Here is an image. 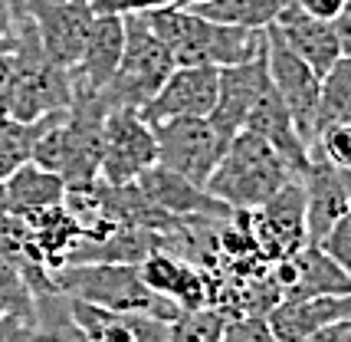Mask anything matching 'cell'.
<instances>
[{
  "instance_id": "cell-1",
  "label": "cell",
  "mask_w": 351,
  "mask_h": 342,
  "mask_svg": "<svg viewBox=\"0 0 351 342\" xmlns=\"http://www.w3.org/2000/svg\"><path fill=\"white\" fill-rule=\"evenodd\" d=\"M154 36L171 49L178 66H233L253 60L266 47V30L227 27L200 16L191 7H158L145 14Z\"/></svg>"
},
{
  "instance_id": "cell-2",
  "label": "cell",
  "mask_w": 351,
  "mask_h": 342,
  "mask_svg": "<svg viewBox=\"0 0 351 342\" xmlns=\"http://www.w3.org/2000/svg\"><path fill=\"white\" fill-rule=\"evenodd\" d=\"M292 178H299V171L269 141L240 128L204 191L214 194L220 204H227L230 211H256Z\"/></svg>"
},
{
  "instance_id": "cell-3",
  "label": "cell",
  "mask_w": 351,
  "mask_h": 342,
  "mask_svg": "<svg viewBox=\"0 0 351 342\" xmlns=\"http://www.w3.org/2000/svg\"><path fill=\"white\" fill-rule=\"evenodd\" d=\"M53 283L62 296L82 299L92 306L148 312L165 323L181 316V310L171 299L148 290V283L138 273V264H66L53 273Z\"/></svg>"
},
{
  "instance_id": "cell-4",
  "label": "cell",
  "mask_w": 351,
  "mask_h": 342,
  "mask_svg": "<svg viewBox=\"0 0 351 342\" xmlns=\"http://www.w3.org/2000/svg\"><path fill=\"white\" fill-rule=\"evenodd\" d=\"M178 69L171 49L154 36L145 14H125V49L112 82L106 86V102L112 109H145L158 89Z\"/></svg>"
},
{
  "instance_id": "cell-5",
  "label": "cell",
  "mask_w": 351,
  "mask_h": 342,
  "mask_svg": "<svg viewBox=\"0 0 351 342\" xmlns=\"http://www.w3.org/2000/svg\"><path fill=\"white\" fill-rule=\"evenodd\" d=\"M266 56H269V79L279 99L295 119V128L308 145V155L319 139V99H322V76L308 66L295 49L286 43V36L266 27Z\"/></svg>"
},
{
  "instance_id": "cell-6",
  "label": "cell",
  "mask_w": 351,
  "mask_h": 342,
  "mask_svg": "<svg viewBox=\"0 0 351 342\" xmlns=\"http://www.w3.org/2000/svg\"><path fill=\"white\" fill-rule=\"evenodd\" d=\"M154 135H158V165L197 187L210 181L230 145V139L217 132L210 119H171L154 125Z\"/></svg>"
},
{
  "instance_id": "cell-7",
  "label": "cell",
  "mask_w": 351,
  "mask_h": 342,
  "mask_svg": "<svg viewBox=\"0 0 351 342\" xmlns=\"http://www.w3.org/2000/svg\"><path fill=\"white\" fill-rule=\"evenodd\" d=\"M158 165V135L138 109H108L106 148H102V181L112 187L132 185Z\"/></svg>"
},
{
  "instance_id": "cell-8",
  "label": "cell",
  "mask_w": 351,
  "mask_h": 342,
  "mask_svg": "<svg viewBox=\"0 0 351 342\" xmlns=\"http://www.w3.org/2000/svg\"><path fill=\"white\" fill-rule=\"evenodd\" d=\"M250 227H253V237H256L263 257L269 264L306 247L308 227H306V187H302V174L292 178L286 187H279L263 207L250 211Z\"/></svg>"
},
{
  "instance_id": "cell-9",
  "label": "cell",
  "mask_w": 351,
  "mask_h": 342,
  "mask_svg": "<svg viewBox=\"0 0 351 342\" xmlns=\"http://www.w3.org/2000/svg\"><path fill=\"white\" fill-rule=\"evenodd\" d=\"M220 69L217 66H178L152 102L141 109V119L152 125L171 119H207L217 106Z\"/></svg>"
},
{
  "instance_id": "cell-10",
  "label": "cell",
  "mask_w": 351,
  "mask_h": 342,
  "mask_svg": "<svg viewBox=\"0 0 351 342\" xmlns=\"http://www.w3.org/2000/svg\"><path fill=\"white\" fill-rule=\"evenodd\" d=\"M36 33H40V47L46 60L62 66V69H76L82 47H86V33L92 23V3L89 0H27Z\"/></svg>"
},
{
  "instance_id": "cell-11",
  "label": "cell",
  "mask_w": 351,
  "mask_h": 342,
  "mask_svg": "<svg viewBox=\"0 0 351 342\" xmlns=\"http://www.w3.org/2000/svg\"><path fill=\"white\" fill-rule=\"evenodd\" d=\"M273 86L269 79V56L266 47L246 62H233V66H220V93H217V106L207 115L214 128L223 139L233 141V135L243 128L246 115L260 102L266 89Z\"/></svg>"
},
{
  "instance_id": "cell-12",
  "label": "cell",
  "mask_w": 351,
  "mask_h": 342,
  "mask_svg": "<svg viewBox=\"0 0 351 342\" xmlns=\"http://www.w3.org/2000/svg\"><path fill=\"white\" fill-rule=\"evenodd\" d=\"M279 299H299V296H322V293H351V277L315 244H306L289 257H279L269 264Z\"/></svg>"
},
{
  "instance_id": "cell-13",
  "label": "cell",
  "mask_w": 351,
  "mask_h": 342,
  "mask_svg": "<svg viewBox=\"0 0 351 342\" xmlns=\"http://www.w3.org/2000/svg\"><path fill=\"white\" fill-rule=\"evenodd\" d=\"M125 49V16L119 14H95L86 33V47L79 56V66L73 69V89L86 93H106L112 82Z\"/></svg>"
},
{
  "instance_id": "cell-14",
  "label": "cell",
  "mask_w": 351,
  "mask_h": 342,
  "mask_svg": "<svg viewBox=\"0 0 351 342\" xmlns=\"http://www.w3.org/2000/svg\"><path fill=\"white\" fill-rule=\"evenodd\" d=\"M351 319V293H322V296H299V299H279L266 312V323L279 342H302L312 332L335 323Z\"/></svg>"
},
{
  "instance_id": "cell-15",
  "label": "cell",
  "mask_w": 351,
  "mask_h": 342,
  "mask_svg": "<svg viewBox=\"0 0 351 342\" xmlns=\"http://www.w3.org/2000/svg\"><path fill=\"white\" fill-rule=\"evenodd\" d=\"M135 185L141 187V194H145V198H148L158 211H165V214H168V218H174V220L227 218V214H233L227 204L217 201L214 194H207L204 187L184 181L181 174L161 168V165L148 168L135 181Z\"/></svg>"
},
{
  "instance_id": "cell-16",
  "label": "cell",
  "mask_w": 351,
  "mask_h": 342,
  "mask_svg": "<svg viewBox=\"0 0 351 342\" xmlns=\"http://www.w3.org/2000/svg\"><path fill=\"white\" fill-rule=\"evenodd\" d=\"M141 280L148 283V290L158 296L171 299L178 310H197V306H210V286L207 277L197 264L184 260L171 250H154L138 264Z\"/></svg>"
},
{
  "instance_id": "cell-17",
  "label": "cell",
  "mask_w": 351,
  "mask_h": 342,
  "mask_svg": "<svg viewBox=\"0 0 351 342\" xmlns=\"http://www.w3.org/2000/svg\"><path fill=\"white\" fill-rule=\"evenodd\" d=\"M302 187H306V227L308 244H322L325 233L351 211L348 187L335 165H328L322 155L308 158L302 171Z\"/></svg>"
},
{
  "instance_id": "cell-18",
  "label": "cell",
  "mask_w": 351,
  "mask_h": 342,
  "mask_svg": "<svg viewBox=\"0 0 351 342\" xmlns=\"http://www.w3.org/2000/svg\"><path fill=\"white\" fill-rule=\"evenodd\" d=\"M69 312L89 342H165L168 323L148 312H122L69 299Z\"/></svg>"
},
{
  "instance_id": "cell-19",
  "label": "cell",
  "mask_w": 351,
  "mask_h": 342,
  "mask_svg": "<svg viewBox=\"0 0 351 342\" xmlns=\"http://www.w3.org/2000/svg\"><path fill=\"white\" fill-rule=\"evenodd\" d=\"M273 27L286 36V43H289L319 76H325V73L345 56V53H341V43H338L335 23H332V20L308 16L295 0L279 14V20H276Z\"/></svg>"
},
{
  "instance_id": "cell-20",
  "label": "cell",
  "mask_w": 351,
  "mask_h": 342,
  "mask_svg": "<svg viewBox=\"0 0 351 342\" xmlns=\"http://www.w3.org/2000/svg\"><path fill=\"white\" fill-rule=\"evenodd\" d=\"M56 290L49 270H33L10 240L0 237V316L36 323V296Z\"/></svg>"
},
{
  "instance_id": "cell-21",
  "label": "cell",
  "mask_w": 351,
  "mask_h": 342,
  "mask_svg": "<svg viewBox=\"0 0 351 342\" xmlns=\"http://www.w3.org/2000/svg\"><path fill=\"white\" fill-rule=\"evenodd\" d=\"M246 132H253V135H260L263 141H269L279 155L289 161L292 168L306 171L308 165V145L302 141V135H299V128H295V119H292V112L286 109V102L279 99V93H276L273 86L266 89V95H263L260 102L253 106V112L246 115L243 122Z\"/></svg>"
},
{
  "instance_id": "cell-22",
  "label": "cell",
  "mask_w": 351,
  "mask_h": 342,
  "mask_svg": "<svg viewBox=\"0 0 351 342\" xmlns=\"http://www.w3.org/2000/svg\"><path fill=\"white\" fill-rule=\"evenodd\" d=\"M7 191V204H10V214L23 218L33 211H43V207H56L66 201V185H62L60 174L40 168V165H20V168L3 181Z\"/></svg>"
},
{
  "instance_id": "cell-23",
  "label": "cell",
  "mask_w": 351,
  "mask_h": 342,
  "mask_svg": "<svg viewBox=\"0 0 351 342\" xmlns=\"http://www.w3.org/2000/svg\"><path fill=\"white\" fill-rule=\"evenodd\" d=\"M292 0H204L194 3L191 10L200 16L214 20V23H227V27H246V30H266L273 27L279 14L289 7Z\"/></svg>"
},
{
  "instance_id": "cell-24",
  "label": "cell",
  "mask_w": 351,
  "mask_h": 342,
  "mask_svg": "<svg viewBox=\"0 0 351 342\" xmlns=\"http://www.w3.org/2000/svg\"><path fill=\"white\" fill-rule=\"evenodd\" d=\"M36 329L40 342H89L69 312V296H62L60 290L36 296Z\"/></svg>"
},
{
  "instance_id": "cell-25",
  "label": "cell",
  "mask_w": 351,
  "mask_h": 342,
  "mask_svg": "<svg viewBox=\"0 0 351 342\" xmlns=\"http://www.w3.org/2000/svg\"><path fill=\"white\" fill-rule=\"evenodd\" d=\"M338 122H351V56H341L322 76L319 132L325 125H338Z\"/></svg>"
},
{
  "instance_id": "cell-26",
  "label": "cell",
  "mask_w": 351,
  "mask_h": 342,
  "mask_svg": "<svg viewBox=\"0 0 351 342\" xmlns=\"http://www.w3.org/2000/svg\"><path fill=\"white\" fill-rule=\"evenodd\" d=\"M230 316L217 306L181 310L178 319L168 323V342H223Z\"/></svg>"
},
{
  "instance_id": "cell-27",
  "label": "cell",
  "mask_w": 351,
  "mask_h": 342,
  "mask_svg": "<svg viewBox=\"0 0 351 342\" xmlns=\"http://www.w3.org/2000/svg\"><path fill=\"white\" fill-rule=\"evenodd\" d=\"M312 155H322L328 165H335L341 174H351V122L325 125L315 139Z\"/></svg>"
},
{
  "instance_id": "cell-28",
  "label": "cell",
  "mask_w": 351,
  "mask_h": 342,
  "mask_svg": "<svg viewBox=\"0 0 351 342\" xmlns=\"http://www.w3.org/2000/svg\"><path fill=\"white\" fill-rule=\"evenodd\" d=\"M223 342H279L266 316H237L223 329Z\"/></svg>"
},
{
  "instance_id": "cell-29",
  "label": "cell",
  "mask_w": 351,
  "mask_h": 342,
  "mask_svg": "<svg viewBox=\"0 0 351 342\" xmlns=\"http://www.w3.org/2000/svg\"><path fill=\"white\" fill-rule=\"evenodd\" d=\"M315 247L325 250V253H328V257H332V260H335V264L351 277V211L338 220L332 231L325 233V240L315 244Z\"/></svg>"
},
{
  "instance_id": "cell-30",
  "label": "cell",
  "mask_w": 351,
  "mask_h": 342,
  "mask_svg": "<svg viewBox=\"0 0 351 342\" xmlns=\"http://www.w3.org/2000/svg\"><path fill=\"white\" fill-rule=\"evenodd\" d=\"M95 14H148V10H158V7H171L178 0H89Z\"/></svg>"
},
{
  "instance_id": "cell-31",
  "label": "cell",
  "mask_w": 351,
  "mask_h": 342,
  "mask_svg": "<svg viewBox=\"0 0 351 342\" xmlns=\"http://www.w3.org/2000/svg\"><path fill=\"white\" fill-rule=\"evenodd\" d=\"M0 342H40V329L20 316H0Z\"/></svg>"
},
{
  "instance_id": "cell-32",
  "label": "cell",
  "mask_w": 351,
  "mask_h": 342,
  "mask_svg": "<svg viewBox=\"0 0 351 342\" xmlns=\"http://www.w3.org/2000/svg\"><path fill=\"white\" fill-rule=\"evenodd\" d=\"M10 102H14V66L0 53V119H10Z\"/></svg>"
},
{
  "instance_id": "cell-33",
  "label": "cell",
  "mask_w": 351,
  "mask_h": 342,
  "mask_svg": "<svg viewBox=\"0 0 351 342\" xmlns=\"http://www.w3.org/2000/svg\"><path fill=\"white\" fill-rule=\"evenodd\" d=\"M295 3L315 20H335L345 7V0H295Z\"/></svg>"
},
{
  "instance_id": "cell-34",
  "label": "cell",
  "mask_w": 351,
  "mask_h": 342,
  "mask_svg": "<svg viewBox=\"0 0 351 342\" xmlns=\"http://www.w3.org/2000/svg\"><path fill=\"white\" fill-rule=\"evenodd\" d=\"M332 23H335V33H338V43H341V53H345V56H351V0H345L341 14H338Z\"/></svg>"
},
{
  "instance_id": "cell-35",
  "label": "cell",
  "mask_w": 351,
  "mask_h": 342,
  "mask_svg": "<svg viewBox=\"0 0 351 342\" xmlns=\"http://www.w3.org/2000/svg\"><path fill=\"white\" fill-rule=\"evenodd\" d=\"M348 329H351V319H348V323H335V326L319 329V332H312V336H308V339H302V342H341Z\"/></svg>"
},
{
  "instance_id": "cell-36",
  "label": "cell",
  "mask_w": 351,
  "mask_h": 342,
  "mask_svg": "<svg viewBox=\"0 0 351 342\" xmlns=\"http://www.w3.org/2000/svg\"><path fill=\"white\" fill-rule=\"evenodd\" d=\"M20 7H23V3H20ZM20 7H14L10 0H0V36L10 30V23H14V14L20 10Z\"/></svg>"
},
{
  "instance_id": "cell-37",
  "label": "cell",
  "mask_w": 351,
  "mask_h": 342,
  "mask_svg": "<svg viewBox=\"0 0 351 342\" xmlns=\"http://www.w3.org/2000/svg\"><path fill=\"white\" fill-rule=\"evenodd\" d=\"M10 204H7V191H3V181H0V233L7 231V224H10Z\"/></svg>"
},
{
  "instance_id": "cell-38",
  "label": "cell",
  "mask_w": 351,
  "mask_h": 342,
  "mask_svg": "<svg viewBox=\"0 0 351 342\" xmlns=\"http://www.w3.org/2000/svg\"><path fill=\"white\" fill-rule=\"evenodd\" d=\"M194 3H204V0H178V7H194Z\"/></svg>"
},
{
  "instance_id": "cell-39",
  "label": "cell",
  "mask_w": 351,
  "mask_h": 342,
  "mask_svg": "<svg viewBox=\"0 0 351 342\" xmlns=\"http://www.w3.org/2000/svg\"><path fill=\"white\" fill-rule=\"evenodd\" d=\"M341 342H351V329H348V332H345V339H341Z\"/></svg>"
},
{
  "instance_id": "cell-40",
  "label": "cell",
  "mask_w": 351,
  "mask_h": 342,
  "mask_svg": "<svg viewBox=\"0 0 351 342\" xmlns=\"http://www.w3.org/2000/svg\"><path fill=\"white\" fill-rule=\"evenodd\" d=\"M10 3H14V7H20V3H23V0H10Z\"/></svg>"
},
{
  "instance_id": "cell-41",
  "label": "cell",
  "mask_w": 351,
  "mask_h": 342,
  "mask_svg": "<svg viewBox=\"0 0 351 342\" xmlns=\"http://www.w3.org/2000/svg\"><path fill=\"white\" fill-rule=\"evenodd\" d=\"M56 3H62V0H56Z\"/></svg>"
},
{
  "instance_id": "cell-42",
  "label": "cell",
  "mask_w": 351,
  "mask_h": 342,
  "mask_svg": "<svg viewBox=\"0 0 351 342\" xmlns=\"http://www.w3.org/2000/svg\"><path fill=\"white\" fill-rule=\"evenodd\" d=\"M165 342H168V339H165Z\"/></svg>"
}]
</instances>
